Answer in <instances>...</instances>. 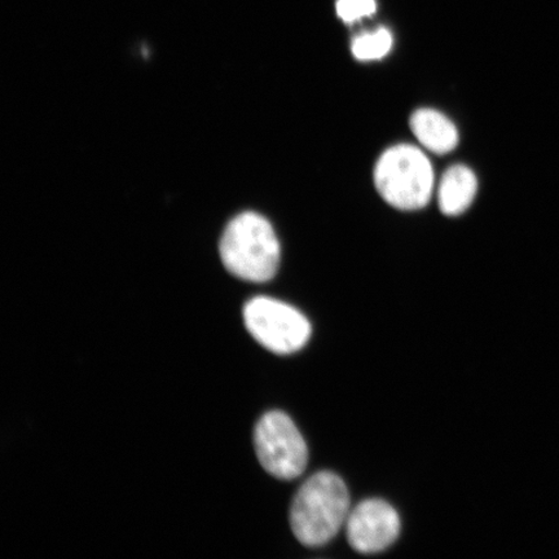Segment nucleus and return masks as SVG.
I'll return each instance as SVG.
<instances>
[{
  "mask_svg": "<svg viewBox=\"0 0 559 559\" xmlns=\"http://www.w3.org/2000/svg\"><path fill=\"white\" fill-rule=\"evenodd\" d=\"M254 449L263 469L277 479H296L309 464L306 440L284 412L271 411L261 417L254 429Z\"/></svg>",
  "mask_w": 559,
  "mask_h": 559,
  "instance_id": "nucleus-5",
  "label": "nucleus"
},
{
  "mask_svg": "<svg viewBox=\"0 0 559 559\" xmlns=\"http://www.w3.org/2000/svg\"><path fill=\"white\" fill-rule=\"evenodd\" d=\"M374 185L389 205L417 210L429 204L435 191V170L421 150L408 144L395 145L377 163Z\"/></svg>",
  "mask_w": 559,
  "mask_h": 559,
  "instance_id": "nucleus-3",
  "label": "nucleus"
},
{
  "mask_svg": "<svg viewBox=\"0 0 559 559\" xmlns=\"http://www.w3.org/2000/svg\"><path fill=\"white\" fill-rule=\"evenodd\" d=\"M219 253L229 274L245 282L265 283L276 275L282 250L271 223L248 212L228 223Z\"/></svg>",
  "mask_w": 559,
  "mask_h": 559,
  "instance_id": "nucleus-2",
  "label": "nucleus"
},
{
  "mask_svg": "<svg viewBox=\"0 0 559 559\" xmlns=\"http://www.w3.org/2000/svg\"><path fill=\"white\" fill-rule=\"evenodd\" d=\"M243 323L258 344L277 355L302 349L311 337L309 319L295 307L270 297H255L243 307Z\"/></svg>",
  "mask_w": 559,
  "mask_h": 559,
  "instance_id": "nucleus-4",
  "label": "nucleus"
},
{
  "mask_svg": "<svg viewBox=\"0 0 559 559\" xmlns=\"http://www.w3.org/2000/svg\"><path fill=\"white\" fill-rule=\"evenodd\" d=\"M393 47V35L386 29L361 35L353 44V55L360 61L380 60Z\"/></svg>",
  "mask_w": 559,
  "mask_h": 559,
  "instance_id": "nucleus-9",
  "label": "nucleus"
},
{
  "mask_svg": "<svg viewBox=\"0 0 559 559\" xmlns=\"http://www.w3.org/2000/svg\"><path fill=\"white\" fill-rule=\"evenodd\" d=\"M349 512L345 481L332 472H320L298 489L290 507V527L305 547H323L345 526Z\"/></svg>",
  "mask_w": 559,
  "mask_h": 559,
  "instance_id": "nucleus-1",
  "label": "nucleus"
},
{
  "mask_svg": "<svg viewBox=\"0 0 559 559\" xmlns=\"http://www.w3.org/2000/svg\"><path fill=\"white\" fill-rule=\"evenodd\" d=\"M401 533V519L389 502L369 499L348 514L346 535L353 549L362 555L380 554L393 545Z\"/></svg>",
  "mask_w": 559,
  "mask_h": 559,
  "instance_id": "nucleus-6",
  "label": "nucleus"
},
{
  "mask_svg": "<svg viewBox=\"0 0 559 559\" xmlns=\"http://www.w3.org/2000/svg\"><path fill=\"white\" fill-rule=\"evenodd\" d=\"M374 11V0H340L337 3L338 16L345 23H354L361 17L373 15Z\"/></svg>",
  "mask_w": 559,
  "mask_h": 559,
  "instance_id": "nucleus-10",
  "label": "nucleus"
},
{
  "mask_svg": "<svg viewBox=\"0 0 559 559\" xmlns=\"http://www.w3.org/2000/svg\"><path fill=\"white\" fill-rule=\"evenodd\" d=\"M411 129L418 142L437 155H447L459 144L456 126L436 109L416 110L411 117Z\"/></svg>",
  "mask_w": 559,
  "mask_h": 559,
  "instance_id": "nucleus-7",
  "label": "nucleus"
},
{
  "mask_svg": "<svg viewBox=\"0 0 559 559\" xmlns=\"http://www.w3.org/2000/svg\"><path fill=\"white\" fill-rule=\"evenodd\" d=\"M478 191V180L469 167L454 165L440 180L438 190L439 207L449 216L466 212Z\"/></svg>",
  "mask_w": 559,
  "mask_h": 559,
  "instance_id": "nucleus-8",
  "label": "nucleus"
}]
</instances>
